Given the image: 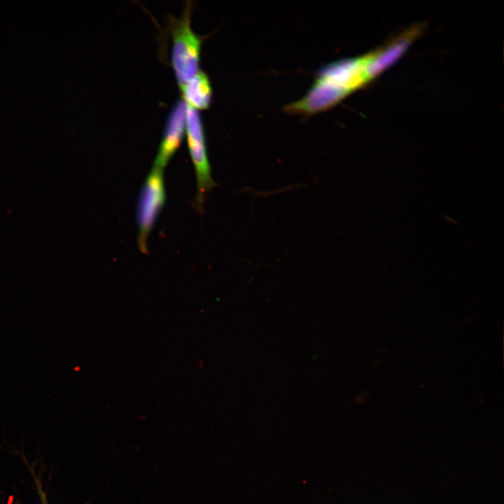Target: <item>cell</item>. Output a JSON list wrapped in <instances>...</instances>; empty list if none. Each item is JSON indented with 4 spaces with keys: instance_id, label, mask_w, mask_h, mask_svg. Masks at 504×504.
<instances>
[{
    "instance_id": "cell-2",
    "label": "cell",
    "mask_w": 504,
    "mask_h": 504,
    "mask_svg": "<svg viewBox=\"0 0 504 504\" xmlns=\"http://www.w3.org/2000/svg\"><path fill=\"white\" fill-rule=\"evenodd\" d=\"M191 5L186 6L179 19L173 20L172 63L178 83L181 88L199 71L201 38L190 26Z\"/></svg>"
},
{
    "instance_id": "cell-5",
    "label": "cell",
    "mask_w": 504,
    "mask_h": 504,
    "mask_svg": "<svg viewBox=\"0 0 504 504\" xmlns=\"http://www.w3.org/2000/svg\"><path fill=\"white\" fill-rule=\"evenodd\" d=\"M187 104L181 99L172 107L162 134L153 167L163 169L181 145L186 133Z\"/></svg>"
},
{
    "instance_id": "cell-4",
    "label": "cell",
    "mask_w": 504,
    "mask_h": 504,
    "mask_svg": "<svg viewBox=\"0 0 504 504\" xmlns=\"http://www.w3.org/2000/svg\"><path fill=\"white\" fill-rule=\"evenodd\" d=\"M163 169L152 167L140 192L136 221L139 227L138 246L146 253L148 237L165 202Z\"/></svg>"
},
{
    "instance_id": "cell-1",
    "label": "cell",
    "mask_w": 504,
    "mask_h": 504,
    "mask_svg": "<svg viewBox=\"0 0 504 504\" xmlns=\"http://www.w3.org/2000/svg\"><path fill=\"white\" fill-rule=\"evenodd\" d=\"M366 56L330 64L301 100L286 107L288 112L312 113L326 109L368 83Z\"/></svg>"
},
{
    "instance_id": "cell-3",
    "label": "cell",
    "mask_w": 504,
    "mask_h": 504,
    "mask_svg": "<svg viewBox=\"0 0 504 504\" xmlns=\"http://www.w3.org/2000/svg\"><path fill=\"white\" fill-rule=\"evenodd\" d=\"M186 133L188 150L196 174L197 207L202 209L207 192L216 186V183L211 176L200 114L197 109L188 104L186 111Z\"/></svg>"
},
{
    "instance_id": "cell-6",
    "label": "cell",
    "mask_w": 504,
    "mask_h": 504,
    "mask_svg": "<svg viewBox=\"0 0 504 504\" xmlns=\"http://www.w3.org/2000/svg\"><path fill=\"white\" fill-rule=\"evenodd\" d=\"M183 99L195 109L206 108L211 102L212 90L207 75L201 70L181 88Z\"/></svg>"
}]
</instances>
